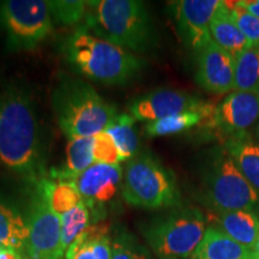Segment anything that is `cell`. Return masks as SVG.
Wrapping results in <instances>:
<instances>
[{
    "label": "cell",
    "mask_w": 259,
    "mask_h": 259,
    "mask_svg": "<svg viewBox=\"0 0 259 259\" xmlns=\"http://www.w3.org/2000/svg\"><path fill=\"white\" fill-rule=\"evenodd\" d=\"M0 161L25 179H45L44 157L30 100L16 88L0 93Z\"/></svg>",
    "instance_id": "cell-1"
},
{
    "label": "cell",
    "mask_w": 259,
    "mask_h": 259,
    "mask_svg": "<svg viewBox=\"0 0 259 259\" xmlns=\"http://www.w3.org/2000/svg\"><path fill=\"white\" fill-rule=\"evenodd\" d=\"M203 212L193 206H174L142 227L149 247L160 259H187L206 231Z\"/></svg>",
    "instance_id": "cell-5"
},
{
    "label": "cell",
    "mask_w": 259,
    "mask_h": 259,
    "mask_svg": "<svg viewBox=\"0 0 259 259\" xmlns=\"http://www.w3.org/2000/svg\"><path fill=\"white\" fill-rule=\"evenodd\" d=\"M27 259H28V258H27Z\"/></svg>",
    "instance_id": "cell-36"
},
{
    "label": "cell",
    "mask_w": 259,
    "mask_h": 259,
    "mask_svg": "<svg viewBox=\"0 0 259 259\" xmlns=\"http://www.w3.org/2000/svg\"><path fill=\"white\" fill-rule=\"evenodd\" d=\"M65 52L70 63L80 73L108 85L128 82L142 66V61L135 54L84 28L78 29L67 40Z\"/></svg>",
    "instance_id": "cell-2"
},
{
    "label": "cell",
    "mask_w": 259,
    "mask_h": 259,
    "mask_svg": "<svg viewBox=\"0 0 259 259\" xmlns=\"http://www.w3.org/2000/svg\"><path fill=\"white\" fill-rule=\"evenodd\" d=\"M211 115L212 114L200 112L180 113V114L168 116V118L160 119V120L148 122L145 126V134L153 136V137L176 135L200 124L203 120L209 121Z\"/></svg>",
    "instance_id": "cell-25"
},
{
    "label": "cell",
    "mask_w": 259,
    "mask_h": 259,
    "mask_svg": "<svg viewBox=\"0 0 259 259\" xmlns=\"http://www.w3.org/2000/svg\"><path fill=\"white\" fill-rule=\"evenodd\" d=\"M52 15L66 25L79 23L85 17L87 2L82 0H56L48 2Z\"/></svg>",
    "instance_id": "cell-27"
},
{
    "label": "cell",
    "mask_w": 259,
    "mask_h": 259,
    "mask_svg": "<svg viewBox=\"0 0 259 259\" xmlns=\"http://www.w3.org/2000/svg\"><path fill=\"white\" fill-rule=\"evenodd\" d=\"M225 4L231 11L232 17L238 28L247 38L251 46H259V18L236 6L234 2H225Z\"/></svg>",
    "instance_id": "cell-28"
},
{
    "label": "cell",
    "mask_w": 259,
    "mask_h": 259,
    "mask_svg": "<svg viewBox=\"0 0 259 259\" xmlns=\"http://www.w3.org/2000/svg\"><path fill=\"white\" fill-rule=\"evenodd\" d=\"M259 119V93L233 92L215 107L208 125L227 138L244 134Z\"/></svg>",
    "instance_id": "cell-11"
},
{
    "label": "cell",
    "mask_w": 259,
    "mask_h": 259,
    "mask_svg": "<svg viewBox=\"0 0 259 259\" xmlns=\"http://www.w3.org/2000/svg\"><path fill=\"white\" fill-rule=\"evenodd\" d=\"M94 137L70 138L66 147V164L51 170L50 179L73 181L76 177L95 163L93 155Z\"/></svg>",
    "instance_id": "cell-20"
},
{
    "label": "cell",
    "mask_w": 259,
    "mask_h": 259,
    "mask_svg": "<svg viewBox=\"0 0 259 259\" xmlns=\"http://www.w3.org/2000/svg\"><path fill=\"white\" fill-rule=\"evenodd\" d=\"M255 136H257V141H258V143H259V122H258L257 127H255Z\"/></svg>",
    "instance_id": "cell-34"
},
{
    "label": "cell",
    "mask_w": 259,
    "mask_h": 259,
    "mask_svg": "<svg viewBox=\"0 0 259 259\" xmlns=\"http://www.w3.org/2000/svg\"><path fill=\"white\" fill-rule=\"evenodd\" d=\"M0 259H22V258L16 250L5 247L4 250L2 251V253H0Z\"/></svg>",
    "instance_id": "cell-32"
},
{
    "label": "cell",
    "mask_w": 259,
    "mask_h": 259,
    "mask_svg": "<svg viewBox=\"0 0 259 259\" xmlns=\"http://www.w3.org/2000/svg\"><path fill=\"white\" fill-rule=\"evenodd\" d=\"M0 27L14 48L30 50L53 30L52 12L44 0H8L0 3Z\"/></svg>",
    "instance_id": "cell-8"
},
{
    "label": "cell",
    "mask_w": 259,
    "mask_h": 259,
    "mask_svg": "<svg viewBox=\"0 0 259 259\" xmlns=\"http://www.w3.org/2000/svg\"><path fill=\"white\" fill-rule=\"evenodd\" d=\"M122 169L120 164L94 163L73 180L83 202L93 208L111 200L120 189Z\"/></svg>",
    "instance_id": "cell-14"
},
{
    "label": "cell",
    "mask_w": 259,
    "mask_h": 259,
    "mask_svg": "<svg viewBox=\"0 0 259 259\" xmlns=\"http://www.w3.org/2000/svg\"><path fill=\"white\" fill-rule=\"evenodd\" d=\"M85 30L130 51L141 52L150 42V19L137 0L87 2Z\"/></svg>",
    "instance_id": "cell-3"
},
{
    "label": "cell",
    "mask_w": 259,
    "mask_h": 259,
    "mask_svg": "<svg viewBox=\"0 0 259 259\" xmlns=\"http://www.w3.org/2000/svg\"><path fill=\"white\" fill-rule=\"evenodd\" d=\"M215 107L198 97L179 90L160 89L138 97L130 106V113L136 120L156 121L185 112L212 114Z\"/></svg>",
    "instance_id": "cell-10"
},
{
    "label": "cell",
    "mask_w": 259,
    "mask_h": 259,
    "mask_svg": "<svg viewBox=\"0 0 259 259\" xmlns=\"http://www.w3.org/2000/svg\"><path fill=\"white\" fill-rule=\"evenodd\" d=\"M53 106L60 128L69 138L94 137L106 131L118 115L114 106L80 80L61 84L54 94Z\"/></svg>",
    "instance_id": "cell-4"
},
{
    "label": "cell",
    "mask_w": 259,
    "mask_h": 259,
    "mask_svg": "<svg viewBox=\"0 0 259 259\" xmlns=\"http://www.w3.org/2000/svg\"><path fill=\"white\" fill-rule=\"evenodd\" d=\"M218 228L239 244L253 250L259 238V212L257 209L215 212Z\"/></svg>",
    "instance_id": "cell-15"
},
{
    "label": "cell",
    "mask_w": 259,
    "mask_h": 259,
    "mask_svg": "<svg viewBox=\"0 0 259 259\" xmlns=\"http://www.w3.org/2000/svg\"><path fill=\"white\" fill-rule=\"evenodd\" d=\"M121 187L125 202L136 208H174L180 202L176 178L149 155H139L128 162Z\"/></svg>",
    "instance_id": "cell-6"
},
{
    "label": "cell",
    "mask_w": 259,
    "mask_h": 259,
    "mask_svg": "<svg viewBox=\"0 0 259 259\" xmlns=\"http://www.w3.org/2000/svg\"><path fill=\"white\" fill-rule=\"evenodd\" d=\"M112 240L106 225L89 226L67 248L66 259H111Z\"/></svg>",
    "instance_id": "cell-18"
},
{
    "label": "cell",
    "mask_w": 259,
    "mask_h": 259,
    "mask_svg": "<svg viewBox=\"0 0 259 259\" xmlns=\"http://www.w3.org/2000/svg\"><path fill=\"white\" fill-rule=\"evenodd\" d=\"M27 226L29 235L24 248L28 259H64L60 216L37 192L29 209Z\"/></svg>",
    "instance_id": "cell-9"
},
{
    "label": "cell",
    "mask_w": 259,
    "mask_h": 259,
    "mask_svg": "<svg viewBox=\"0 0 259 259\" xmlns=\"http://www.w3.org/2000/svg\"><path fill=\"white\" fill-rule=\"evenodd\" d=\"M93 155L95 163L116 164L121 161L114 139L106 131L94 136Z\"/></svg>",
    "instance_id": "cell-29"
},
{
    "label": "cell",
    "mask_w": 259,
    "mask_h": 259,
    "mask_svg": "<svg viewBox=\"0 0 259 259\" xmlns=\"http://www.w3.org/2000/svg\"><path fill=\"white\" fill-rule=\"evenodd\" d=\"M225 149L246 180L259 193V143L250 132L227 138Z\"/></svg>",
    "instance_id": "cell-17"
},
{
    "label": "cell",
    "mask_w": 259,
    "mask_h": 259,
    "mask_svg": "<svg viewBox=\"0 0 259 259\" xmlns=\"http://www.w3.org/2000/svg\"><path fill=\"white\" fill-rule=\"evenodd\" d=\"M204 196L215 212L259 206V193L242 176L225 148L216 150L206 166Z\"/></svg>",
    "instance_id": "cell-7"
},
{
    "label": "cell",
    "mask_w": 259,
    "mask_h": 259,
    "mask_svg": "<svg viewBox=\"0 0 259 259\" xmlns=\"http://www.w3.org/2000/svg\"><path fill=\"white\" fill-rule=\"evenodd\" d=\"M27 222L19 213L0 202V245L12 250H21L28 240Z\"/></svg>",
    "instance_id": "cell-23"
},
{
    "label": "cell",
    "mask_w": 259,
    "mask_h": 259,
    "mask_svg": "<svg viewBox=\"0 0 259 259\" xmlns=\"http://www.w3.org/2000/svg\"><path fill=\"white\" fill-rule=\"evenodd\" d=\"M190 259H254V254L218 227H209Z\"/></svg>",
    "instance_id": "cell-16"
},
{
    "label": "cell",
    "mask_w": 259,
    "mask_h": 259,
    "mask_svg": "<svg viewBox=\"0 0 259 259\" xmlns=\"http://www.w3.org/2000/svg\"><path fill=\"white\" fill-rule=\"evenodd\" d=\"M135 122L136 119L131 114H118L106 128L114 139L121 161L134 158L138 151L139 141Z\"/></svg>",
    "instance_id": "cell-24"
},
{
    "label": "cell",
    "mask_w": 259,
    "mask_h": 259,
    "mask_svg": "<svg viewBox=\"0 0 259 259\" xmlns=\"http://www.w3.org/2000/svg\"><path fill=\"white\" fill-rule=\"evenodd\" d=\"M234 90L259 93V46L246 48L235 57Z\"/></svg>",
    "instance_id": "cell-22"
},
{
    "label": "cell",
    "mask_w": 259,
    "mask_h": 259,
    "mask_svg": "<svg viewBox=\"0 0 259 259\" xmlns=\"http://www.w3.org/2000/svg\"><path fill=\"white\" fill-rule=\"evenodd\" d=\"M36 192L47 200L53 211L59 216L76 208L80 202H83L76 184L69 180H53L45 178L36 184Z\"/></svg>",
    "instance_id": "cell-21"
},
{
    "label": "cell",
    "mask_w": 259,
    "mask_h": 259,
    "mask_svg": "<svg viewBox=\"0 0 259 259\" xmlns=\"http://www.w3.org/2000/svg\"><path fill=\"white\" fill-rule=\"evenodd\" d=\"M234 4L259 18V0H239V2H234Z\"/></svg>",
    "instance_id": "cell-31"
},
{
    "label": "cell",
    "mask_w": 259,
    "mask_h": 259,
    "mask_svg": "<svg viewBox=\"0 0 259 259\" xmlns=\"http://www.w3.org/2000/svg\"><path fill=\"white\" fill-rule=\"evenodd\" d=\"M4 248H5V247H4V246H3V245H0V253H2V251H3V250H4Z\"/></svg>",
    "instance_id": "cell-35"
},
{
    "label": "cell",
    "mask_w": 259,
    "mask_h": 259,
    "mask_svg": "<svg viewBox=\"0 0 259 259\" xmlns=\"http://www.w3.org/2000/svg\"><path fill=\"white\" fill-rule=\"evenodd\" d=\"M197 82L213 94H226L234 90L235 57L210 41L198 52Z\"/></svg>",
    "instance_id": "cell-13"
},
{
    "label": "cell",
    "mask_w": 259,
    "mask_h": 259,
    "mask_svg": "<svg viewBox=\"0 0 259 259\" xmlns=\"http://www.w3.org/2000/svg\"><path fill=\"white\" fill-rule=\"evenodd\" d=\"M210 32L212 41L231 53L233 57H236L246 48L251 47V44L233 19L231 11L226 6L225 2H222V5L213 15L210 23Z\"/></svg>",
    "instance_id": "cell-19"
},
{
    "label": "cell",
    "mask_w": 259,
    "mask_h": 259,
    "mask_svg": "<svg viewBox=\"0 0 259 259\" xmlns=\"http://www.w3.org/2000/svg\"><path fill=\"white\" fill-rule=\"evenodd\" d=\"M222 2L219 0H181L176 3V18L184 41L192 50L202 51L211 38L210 23Z\"/></svg>",
    "instance_id": "cell-12"
},
{
    "label": "cell",
    "mask_w": 259,
    "mask_h": 259,
    "mask_svg": "<svg viewBox=\"0 0 259 259\" xmlns=\"http://www.w3.org/2000/svg\"><path fill=\"white\" fill-rule=\"evenodd\" d=\"M253 254H254V259H259V238L257 239V241H255V245L253 247Z\"/></svg>",
    "instance_id": "cell-33"
},
{
    "label": "cell",
    "mask_w": 259,
    "mask_h": 259,
    "mask_svg": "<svg viewBox=\"0 0 259 259\" xmlns=\"http://www.w3.org/2000/svg\"><path fill=\"white\" fill-rule=\"evenodd\" d=\"M111 259H149V253L130 235H119L112 242Z\"/></svg>",
    "instance_id": "cell-30"
},
{
    "label": "cell",
    "mask_w": 259,
    "mask_h": 259,
    "mask_svg": "<svg viewBox=\"0 0 259 259\" xmlns=\"http://www.w3.org/2000/svg\"><path fill=\"white\" fill-rule=\"evenodd\" d=\"M61 221V244L66 251L78 236L89 227L90 211L88 205L80 202L76 208L63 213Z\"/></svg>",
    "instance_id": "cell-26"
}]
</instances>
